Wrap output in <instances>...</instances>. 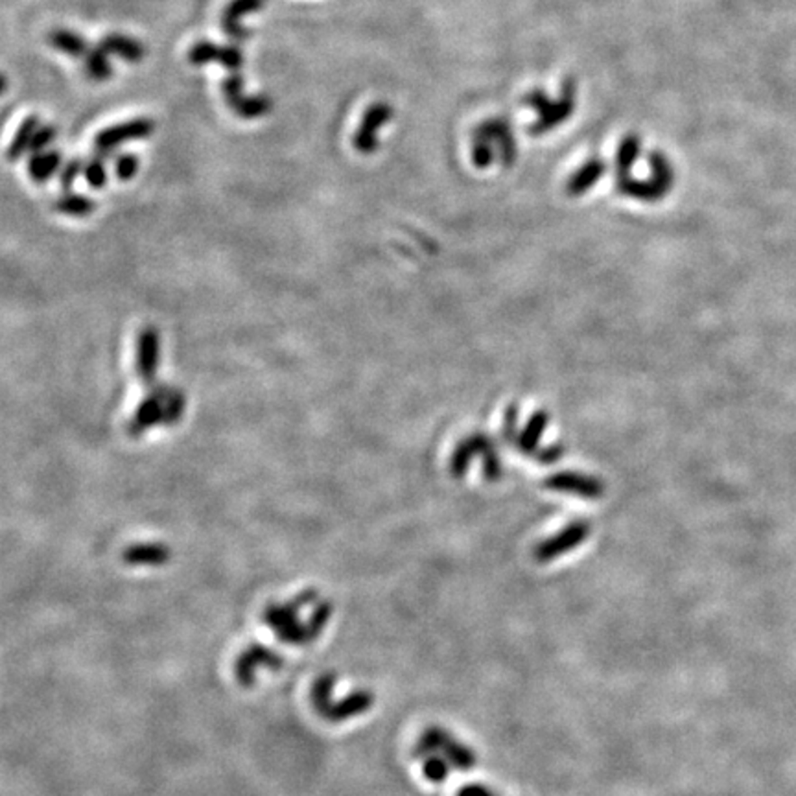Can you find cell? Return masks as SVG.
Returning a JSON list of instances; mask_svg holds the SVG:
<instances>
[{
	"mask_svg": "<svg viewBox=\"0 0 796 796\" xmlns=\"http://www.w3.org/2000/svg\"><path fill=\"white\" fill-rule=\"evenodd\" d=\"M39 128H41V125H39V118H37V116H28V118L21 124V128L17 130V133H15L12 144H10V150H8V159H10V160H17V159H21L26 151H30V146H32L33 135H35V132H37Z\"/></svg>",
	"mask_w": 796,
	"mask_h": 796,
	"instance_id": "30bf717a",
	"label": "cell"
},
{
	"mask_svg": "<svg viewBox=\"0 0 796 796\" xmlns=\"http://www.w3.org/2000/svg\"><path fill=\"white\" fill-rule=\"evenodd\" d=\"M54 139H56V128H52V125H41V128L33 135L30 151H33V153L45 151V148H49L54 142Z\"/></svg>",
	"mask_w": 796,
	"mask_h": 796,
	"instance_id": "44dd1931",
	"label": "cell"
},
{
	"mask_svg": "<svg viewBox=\"0 0 796 796\" xmlns=\"http://www.w3.org/2000/svg\"><path fill=\"white\" fill-rule=\"evenodd\" d=\"M83 172V162L81 159H72L69 160L63 169L59 170V185L63 187L65 192L70 190V187L74 185V181L78 179V176Z\"/></svg>",
	"mask_w": 796,
	"mask_h": 796,
	"instance_id": "ffe728a7",
	"label": "cell"
},
{
	"mask_svg": "<svg viewBox=\"0 0 796 796\" xmlns=\"http://www.w3.org/2000/svg\"><path fill=\"white\" fill-rule=\"evenodd\" d=\"M242 118H259L271 109V100L268 96H242L229 105Z\"/></svg>",
	"mask_w": 796,
	"mask_h": 796,
	"instance_id": "7c38bea8",
	"label": "cell"
},
{
	"mask_svg": "<svg viewBox=\"0 0 796 796\" xmlns=\"http://www.w3.org/2000/svg\"><path fill=\"white\" fill-rule=\"evenodd\" d=\"M157 363V336L153 330H146L139 343V372L144 379H151Z\"/></svg>",
	"mask_w": 796,
	"mask_h": 796,
	"instance_id": "8fae6325",
	"label": "cell"
},
{
	"mask_svg": "<svg viewBox=\"0 0 796 796\" xmlns=\"http://www.w3.org/2000/svg\"><path fill=\"white\" fill-rule=\"evenodd\" d=\"M114 172L120 181H130L139 172V157L133 153H124L114 162Z\"/></svg>",
	"mask_w": 796,
	"mask_h": 796,
	"instance_id": "ac0fdd59",
	"label": "cell"
},
{
	"mask_svg": "<svg viewBox=\"0 0 796 796\" xmlns=\"http://www.w3.org/2000/svg\"><path fill=\"white\" fill-rule=\"evenodd\" d=\"M264 6V0H233L222 15V28L234 45L242 43L249 37V32L240 24V19L247 14L259 12Z\"/></svg>",
	"mask_w": 796,
	"mask_h": 796,
	"instance_id": "5b68a950",
	"label": "cell"
},
{
	"mask_svg": "<svg viewBox=\"0 0 796 796\" xmlns=\"http://www.w3.org/2000/svg\"><path fill=\"white\" fill-rule=\"evenodd\" d=\"M153 130L155 124L150 118H135L130 122L113 125V128H107L96 135L95 155L104 160H109L120 144L128 141L148 139L153 133Z\"/></svg>",
	"mask_w": 796,
	"mask_h": 796,
	"instance_id": "7a4b0ae2",
	"label": "cell"
},
{
	"mask_svg": "<svg viewBox=\"0 0 796 796\" xmlns=\"http://www.w3.org/2000/svg\"><path fill=\"white\" fill-rule=\"evenodd\" d=\"M188 61L192 65H206V63H220L231 72H238L243 65V54L236 45L231 47H218L211 41H199L188 50Z\"/></svg>",
	"mask_w": 796,
	"mask_h": 796,
	"instance_id": "3957f363",
	"label": "cell"
},
{
	"mask_svg": "<svg viewBox=\"0 0 796 796\" xmlns=\"http://www.w3.org/2000/svg\"><path fill=\"white\" fill-rule=\"evenodd\" d=\"M125 559L128 563L133 564H151V563H164L166 559V550L159 548V546H148V548H135L125 554Z\"/></svg>",
	"mask_w": 796,
	"mask_h": 796,
	"instance_id": "e0dca14e",
	"label": "cell"
},
{
	"mask_svg": "<svg viewBox=\"0 0 796 796\" xmlns=\"http://www.w3.org/2000/svg\"><path fill=\"white\" fill-rule=\"evenodd\" d=\"M59 170H61L59 151L33 153L28 160V174L35 183H47Z\"/></svg>",
	"mask_w": 796,
	"mask_h": 796,
	"instance_id": "52a82bcc",
	"label": "cell"
},
{
	"mask_svg": "<svg viewBox=\"0 0 796 796\" xmlns=\"http://www.w3.org/2000/svg\"><path fill=\"white\" fill-rule=\"evenodd\" d=\"M222 93H224L225 102L229 105L233 102H236L238 98H242L243 96V78L238 72H231L222 83Z\"/></svg>",
	"mask_w": 796,
	"mask_h": 796,
	"instance_id": "d6986e66",
	"label": "cell"
},
{
	"mask_svg": "<svg viewBox=\"0 0 796 796\" xmlns=\"http://www.w3.org/2000/svg\"><path fill=\"white\" fill-rule=\"evenodd\" d=\"M107 56L109 54L100 45L87 52V56H86V59H83V61H86V72H87V76L91 79L105 81V79H109L113 76V67H111Z\"/></svg>",
	"mask_w": 796,
	"mask_h": 796,
	"instance_id": "4fadbf2b",
	"label": "cell"
},
{
	"mask_svg": "<svg viewBox=\"0 0 796 796\" xmlns=\"http://www.w3.org/2000/svg\"><path fill=\"white\" fill-rule=\"evenodd\" d=\"M391 118V107L388 104H374L371 105L365 114L363 120L358 128V133L354 137V148L363 153H374L376 146H379V139H376V130L382 128L384 124H388Z\"/></svg>",
	"mask_w": 796,
	"mask_h": 796,
	"instance_id": "277c9868",
	"label": "cell"
},
{
	"mask_svg": "<svg viewBox=\"0 0 796 796\" xmlns=\"http://www.w3.org/2000/svg\"><path fill=\"white\" fill-rule=\"evenodd\" d=\"M56 206H58L59 213L69 215V216H87V215H91L95 211V201L83 197V196H78V194L67 192L56 203Z\"/></svg>",
	"mask_w": 796,
	"mask_h": 796,
	"instance_id": "5bb4252c",
	"label": "cell"
},
{
	"mask_svg": "<svg viewBox=\"0 0 796 796\" xmlns=\"http://www.w3.org/2000/svg\"><path fill=\"white\" fill-rule=\"evenodd\" d=\"M439 754L443 756L452 769L457 771H472L476 767V754L463 743H459L450 732L439 727H430L418 737V743L415 746L416 758H428Z\"/></svg>",
	"mask_w": 796,
	"mask_h": 796,
	"instance_id": "6da1fadb",
	"label": "cell"
},
{
	"mask_svg": "<svg viewBox=\"0 0 796 796\" xmlns=\"http://www.w3.org/2000/svg\"><path fill=\"white\" fill-rule=\"evenodd\" d=\"M450 769H452L450 764L443 756H439V754H434V756L425 758L423 773L432 783H443L448 778Z\"/></svg>",
	"mask_w": 796,
	"mask_h": 796,
	"instance_id": "2e32d148",
	"label": "cell"
},
{
	"mask_svg": "<svg viewBox=\"0 0 796 796\" xmlns=\"http://www.w3.org/2000/svg\"><path fill=\"white\" fill-rule=\"evenodd\" d=\"M49 41L56 50H59L67 56H72V58H81V56L86 58L89 52L87 41L83 39L79 33H74L69 30H54L49 35Z\"/></svg>",
	"mask_w": 796,
	"mask_h": 796,
	"instance_id": "ba28073f",
	"label": "cell"
},
{
	"mask_svg": "<svg viewBox=\"0 0 796 796\" xmlns=\"http://www.w3.org/2000/svg\"><path fill=\"white\" fill-rule=\"evenodd\" d=\"M280 658L277 654H273L271 651L259 647V658L255 660L253 653L247 651L242 658H240V665H238V677L243 684H251L249 677H255L257 667L266 665V667H279Z\"/></svg>",
	"mask_w": 796,
	"mask_h": 796,
	"instance_id": "9c48e42d",
	"label": "cell"
},
{
	"mask_svg": "<svg viewBox=\"0 0 796 796\" xmlns=\"http://www.w3.org/2000/svg\"><path fill=\"white\" fill-rule=\"evenodd\" d=\"M105 162L100 157H93L91 160H87L83 164V178L93 187V188H104L107 185V170H105Z\"/></svg>",
	"mask_w": 796,
	"mask_h": 796,
	"instance_id": "9a60e30c",
	"label": "cell"
},
{
	"mask_svg": "<svg viewBox=\"0 0 796 796\" xmlns=\"http://www.w3.org/2000/svg\"><path fill=\"white\" fill-rule=\"evenodd\" d=\"M100 47L107 54H116L128 63H139L146 54L141 41L132 39L128 35H120V33H109L107 37H104L100 41Z\"/></svg>",
	"mask_w": 796,
	"mask_h": 796,
	"instance_id": "8992f818",
	"label": "cell"
},
{
	"mask_svg": "<svg viewBox=\"0 0 796 796\" xmlns=\"http://www.w3.org/2000/svg\"><path fill=\"white\" fill-rule=\"evenodd\" d=\"M457 796H498V794L481 783H469L457 791Z\"/></svg>",
	"mask_w": 796,
	"mask_h": 796,
	"instance_id": "7402d4cb",
	"label": "cell"
}]
</instances>
